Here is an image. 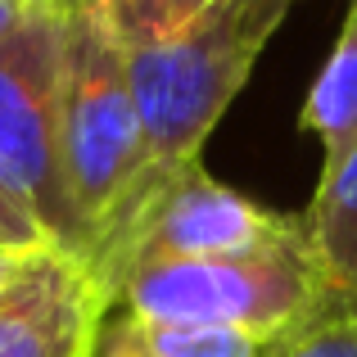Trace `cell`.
Listing matches in <instances>:
<instances>
[{
	"mask_svg": "<svg viewBox=\"0 0 357 357\" xmlns=\"http://www.w3.org/2000/svg\"><path fill=\"white\" fill-rule=\"evenodd\" d=\"M289 5L294 0H213L181 32L122 45L145 131L149 181L199 158L204 136L240 96Z\"/></svg>",
	"mask_w": 357,
	"mask_h": 357,
	"instance_id": "obj_1",
	"label": "cell"
},
{
	"mask_svg": "<svg viewBox=\"0 0 357 357\" xmlns=\"http://www.w3.org/2000/svg\"><path fill=\"white\" fill-rule=\"evenodd\" d=\"M59 131L63 176L86 262L149 185V154L127 77V50L96 0H68Z\"/></svg>",
	"mask_w": 357,
	"mask_h": 357,
	"instance_id": "obj_2",
	"label": "cell"
},
{
	"mask_svg": "<svg viewBox=\"0 0 357 357\" xmlns=\"http://www.w3.org/2000/svg\"><path fill=\"white\" fill-rule=\"evenodd\" d=\"M331 298L335 294L303 231V218H294V227L258 249L136 267L114 289L109 312H131L145 321L227 326L276 340L321 312Z\"/></svg>",
	"mask_w": 357,
	"mask_h": 357,
	"instance_id": "obj_3",
	"label": "cell"
},
{
	"mask_svg": "<svg viewBox=\"0 0 357 357\" xmlns=\"http://www.w3.org/2000/svg\"><path fill=\"white\" fill-rule=\"evenodd\" d=\"M63 27L68 0H32L0 36V190L32 213L50 244L82 258L59 131Z\"/></svg>",
	"mask_w": 357,
	"mask_h": 357,
	"instance_id": "obj_4",
	"label": "cell"
},
{
	"mask_svg": "<svg viewBox=\"0 0 357 357\" xmlns=\"http://www.w3.org/2000/svg\"><path fill=\"white\" fill-rule=\"evenodd\" d=\"M289 227H294V218H280V213L253 204L249 195L222 185L195 158L176 172L154 176L136 195V204L122 213V222L105 236V244L86 258V267L96 276L100 294H105V312H109L114 289L136 267L258 249Z\"/></svg>",
	"mask_w": 357,
	"mask_h": 357,
	"instance_id": "obj_5",
	"label": "cell"
},
{
	"mask_svg": "<svg viewBox=\"0 0 357 357\" xmlns=\"http://www.w3.org/2000/svg\"><path fill=\"white\" fill-rule=\"evenodd\" d=\"M105 321L91 267L59 244H41L0 289V357H91Z\"/></svg>",
	"mask_w": 357,
	"mask_h": 357,
	"instance_id": "obj_6",
	"label": "cell"
},
{
	"mask_svg": "<svg viewBox=\"0 0 357 357\" xmlns=\"http://www.w3.org/2000/svg\"><path fill=\"white\" fill-rule=\"evenodd\" d=\"M271 340L227 326L145 321L131 312H105L91 357H267Z\"/></svg>",
	"mask_w": 357,
	"mask_h": 357,
	"instance_id": "obj_7",
	"label": "cell"
},
{
	"mask_svg": "<svg viewBox=\"0 0 357 357\" xmlns=\"http://www.w3.org/2000/svg\"><path fill=\"white\" fill-rule=\"evenodd\" d=\"M298 127L321 145V172H335L357 149V0L340 27V41L326 68L317 73L312 91H307Z\"/></svg>",
	"mask_w": 357,
	"mask_h": 357,
	"instance_id": "obj_8",
	"label": "cell"
},
{
	"mask_svg": "<svg viewBox=\"0 0 357 357\" xmlns=\"http://www.w3.org/2000/svg\"><path fill=\"white\" fill-rule=\"evenodd\" d=\"M303 231L317 249L331 294L357 307V149L335 172H321L303 213Z\"/></svg>",
	"mask_w": 357,
	"mask_h": 357,
	"instance_id": "obj_9",
	"label": "cell"
},
{
	"mask_svg": "<svg viewBox=\"0 0 357 357\" xmlns=\"http://www.w3.org/2000/svg\"><path fill=\"white\" fill-rule=\"evenodd\" d=\"M267 357H357V307L331 298L321 312L276 335Z\"/></svg>",
	"mask_w": 357,
	"mask_h": 357,
	"instance_id": "obj_10",
	"label": "cell"
},
{
	"mask_svg": "<svg viewBox=\"0 0 357 357\" xmlns=\"http://www.w3.org/2000/svg\"><path fill=\"white\" fill-rule=\"evenodd\" d=\"M96 5L122 45H145V41H158V36L181 32L213 0H96Z\"/></svg>",
	"mask_w": 357,
	"mask_h": 357,
	"instance_id": "obj_11",
	"label": "cell"
},
{
	"mask_svg": "<svg viewBox=\"0 0 357 357\" xmlns=\"http://www.w3.org/2000/svg\"><path fill=\"white\" fill-rule=\"evenodd\" d=\"M41 244H50V236L36 227V218L23 208V204H14L5 190H0V249L5 253H27V249H41Z\"/></svg>",
	"mask_w": 357,
	"mask_h": 357,
	"instance_id": "obj_12",
	"label": "cell"
},
{
	"mask_svg": "<svg viewBox=\"0 0 357 357\" xmlns=\"http://www.w3.org/2000/svg\"><path fill=\"white\" fill-rule=\"evenodd\" d=\"M27 5H32V0H0V36H5L9 27L18 23V14H23Z\"/></svg>",
	"mask_w": 357,
	"mask_h": 357,
	"instance_id": "obj_13",
	"label": "cell"
},
{
	"mask_svg": "<svg viewBox=\"0 0 357 357\" xmlns=\"http://www.w3.org/2000/svg\"><path fill=\"white\" fill-rule=\"evenodd\" d=\"M27 253H32V249H27ZM27 253H5V249H0V289H5V285H9V280H14V271H18V262H23V258H27Z\"/></svg>",
	"mask_w": 357,
	"mask_h": 357,
	"instance_id": "obj_14",
	"label": "cell"
}]
</instances>
